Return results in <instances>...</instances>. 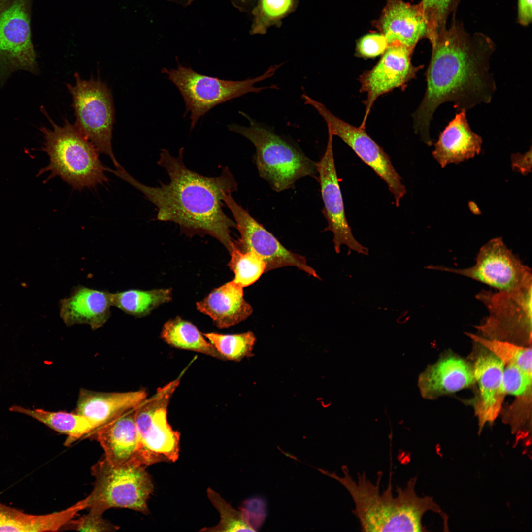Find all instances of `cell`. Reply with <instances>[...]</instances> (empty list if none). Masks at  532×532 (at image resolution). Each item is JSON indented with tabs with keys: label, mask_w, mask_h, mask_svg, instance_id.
<instances>
[{
	"label": "cell",
	"mask_w": 532,
	"mask_h": 532,
	"mask_svg": "<svg viewBox=\"0 0 532 532\" xmlns=\"http://www.w3.org/2000/svg\"><path fill=\"white\" fill-rule=\"evenodd\" d=\"M161 336L172 347L224 360L213 345L204 338L196 326L179 317L170 319L164 324Z\"/></svg>",
	"instance_id": "4316f807"
},
{
	"label": "cell",
	"mask_w": 532,
	"mask_h": 532,
	"mask_svg": "<svg viewBox=\"0 0 532 532\" xmlns=\"http://www.w3.org/2000/svg\"><path fill=\"white\" fill-rule=\"evenodd\" d=\"M532 373L513 366H504L503 383L506 394L515 397L532 391Z\"/></svg>",
	"instance_id": "d590c367"
},
{
	"label": "cell",
	"mask_w": 532,
	"mask_h": 532,
	"mask_svg": "<svg viewBox=\"0 0 532 532\" xmlns=\"http://www.w3.org/2000/svg\"><path fill=\"white\" fill-rule=\"evenodd\" d=\"M475 383L472 365L450 354L428 366L418 379L422 397L429 399L455 393Z\"/></svg>",
	"instance_id": "d6986e66"
},
{
	"label": "cell",
	"mask_w": 532,
	"mask_h": 532,
	"mask_svg": "<svg viewBox=\"0 0 532 532\" xmlns=\"http://www.w3.org/2000/svg\"><path fill=\"white\" fill-rule=\"evenodd\" d=\"M207 497L220 515V521L216 525L203 528L204 532H255L241 510H237L213 489L208 488Z\"/></svg>",
	"instance_id": "836d02e7"
},
{
	"label": "cell",
	"mask_w": 532,
	"mask_h": 532,
	"mask_svg": "<svg viewBox=\"0 0 532 532\" xmlns=\"http://www.w3.org/2000/svg\"><path fill=\"white\" fill-rule=\"evenodd\" d=\"M147 396L144 390L100 392L81 389L75 412L92 420L100 427L136 407Z\"/></svg>",
	"instance_id": "603a6c76"
},
{
	"label": "cell",
	"mask_w": 532,
	"mask_h": 532,
	"mask_svg": "<svg viewBox=\"0 0 532 532\" xmlns=\"http://www.w3.org/2000/svg\"><path fill=\"white\" fill-rule=\"evenodd\" d=\"M179 377L162 387L135 408L138 434L137 461L147 467L158 462L176 461L180 450V433L167 421V407L180 383Z\"/></svg>",
	"instance_id": "9c48e42d"
},
{
	"label": "cell",
	"mask_w": 532,
	"mask_h": 532,
	"mask_svg": "<svg viewBox=\"0 0 532 532\" xmlns=\"http://www.w3.org/2000/svg\"><path fill=\"white\" fill-rule=\"evenodd\" d=\"M111 293L82 285L60 301V316L67 326L87 324L93 330L102 327L109 319Z\"/></svg>",
	"instance_id": "44dd1931"
},
{
	"label": "cell",
	"mask_w": 532,
	"mask_h": 532,
	"mask_svg": "<svg viewBox=\"0 0 532 532\" xmlns=\"http://www.w3.org/2000/svg\"><path fill=\"white\" fill-rule=\"evenodd\" d=\"M40 110L52 129L44 126L40 128L44 139L40 150L46 153L49 163L39 170L36 176L48 172L50 174L45 182L59 177L77 190L107 182V168L100 160V153L75 125L71 124L66 117L63 126H59L43 106Z\"/></svg>",
	"instance_id": "277c9868"
},
{
	"label": "cell",
	"mask_w": 532,
	"mask_h": 532,
	"mask_svg": "<svg viewBox=\"0 0 532 532\" xmlns=\"http://www.w3.org/2000/svg\"><path fill=\"white\" fill-rule=\"evenodd\" d=\"M373 25L388 45L396 42L412 51L420 40L427 37V23L421 2L411 4L403 0H386Z\"/></svg>",
	"instance_id": "ac0fdd59"
},
{
	"label": "cell",
	"mask_w": 532,
	"mask_h": 532,
	"mask_svg": "<svg viewBox=\"0 0 532 532\" xmlns=\"http://www.w3.org/2000/svg\"><path fill=\"white\" fill-rule=\"evenodd\" d=\"M532 150L522 154L515 153L511 155V159L512 169L523 175H526L531 172L532 168Z\"/></svg>",
	"instance_id": "f35d334b"
},
{
	"label": "cell",
	"mask_w": 532,
	"mask_h": 532,
	"mask_svg": "<svg viewBox=\"0 0 532 532\" xmlns=\"http://www.w3.org/2000/svg\"><path fill=\"white\" fill-rule=\"evenodd\" d=\"M145 468L136 462L114 465L105 458L99 460L91 468L95 481L88 496L90 511L103 514L112 508H124L148 513L154 485Z\"/></svg>",
	"instance_id": "52a82bcc"
},
{
	"label": "cell",
	"mask_w": 532,
	"mask_h": 532,
	"mask_svg": "<svg viewBox=\"0 0 532 532\" xmlns=\"http://www.w3.org/2000/svg\"><path fill=\"white\" fill-rule=\"evenodd\" d=\"M413 51L400 43L389 44L375 66L359 77L360 91L367 95L364 102L366 109L360 127L365 128L371 108L378 97L404 86L424 67L423 65H413L411 58Z\"/></svg>",
	"instance_id": "2e32d148"
},
{
	"label": "cell",
	"mask_w": 532,
	"mask_h": 532,
	"mask_svg": "<svg viewBox=\"0 0 532 532\" xmlns=\"http://www.w3.org/2000/svg\"><path fill=\"white\" fill-rule=\"evenodd\" d=\"M388 43L385 37L379 33H370L361 37L357 41L355 55L367 59L382 55Z\"/></svg>",
	"instance_id": "8d00e7d4"
},
{
	"label": "cell",
	"mask_w": 532,
	"mask_h": 532,
	"mask_svg": "<svg viewBox=\"0 0 532 532\" xmlns=\"http://www.w3.org/2000/svg\"><path fill=\"white\" fill-rule=\"evenodd\" d=\"M11 0H0V13L9 3Z\"/></svg>",
	"instance_id": "b9f144b4"
},
{
	"label": "cell",
	"mask_w": 532,
	"mask_h": 532,
	"mask_svg": "<svg viewBox=\"0 0 532 532\" xmlns=\"http://www.w3.org/2000/svg\"><path fill=\"white\" fill-rule=\"evenodd\" d=\"M328 139L325 152L317 163V171L324 207L322 213L328 226L324 231L333 234V242L336 253L340 252L342 245L350 250L365 255L368 249L357 241L346 217L342 196L335 168L333 152V134L328 129Z\"/></svg>",
	"instance_id": "9a60e30c"
},
{
	"label": "cell",
	"mask_w": 532,
	"mask_h": 532,
	"mask_svg": "<svg viewBox=\"0 0 532 532\" xmlns=\"http://www.w3.org/2000/svg\"></svg>",
	"instance_id": "7bdbcfd3"
},
{
	"label": "cell",
	"mask_w": 532,
	"mask_h": 532,
	"mask_svg": "<svg viewBox=\"0 0 532 532\" xmlns=\"http://www.w3.org/2000/svg\"><path fill=\"white\" fill-rule=\"evenodd\" d=\"M485 349L477 356L472 365L478 387L477 394L472 400L478 422V433L486 424L492 425L500 414L506 395L503 383L504 364Z\"/></svg>",
	"instance_id": "e0dca14e"
},
{
	"label": "cell",
	"mask_w": 532,
	"mask_h": 532,
	"mask_svg": "<svg viewBox=\"0 0 532 532\" xmlns=\"http://www.w3.org/2000/svg\"><path fill=\"white\" fill-rule=\"evenodd\" d=\"M426 268L464 276L498 291H511L532 283L531 269L507 248L501 237L493 238L482 246L471 267L456 269L430 265Z\"/></svg>",
	"instance_id": "7c38bea8"
},
{
	"label": "cell",
	"mask_w": 532,
	"mask_h": 532,
	"mask_svg": "<svg viewBox=\"0 0 532 532\" xmlns=\"http://www.w3.org/2000/svg\"><path fill=\"white\" fill-rule=\"evenodd\" d=\"M322 473L339 482L351 495L355 504L352 513L359 520L363 532H424L422 517L428 511L439 514L447 524V517L435 502L432 497L418 496L415 492L416 476L404 487H396L393 494L391 472L388 487L381 493L382 472H378L376 484L368 480L364 472L357 473L355 481L347 466L343 465L342 476L321 469Z\"/></svg>",
	"instance_id": "3957f363"
},
{
	"label": "cell",
	"mask_w": 532,
	"mask_h": 532,
	"mask_svg": "<svg viewBox=\"0 0 532 532\" xmlns=\"http://www.w3.org/2000/svg\"><path fill=\"white\" fill-rule=\"evenodd\" d=\"M89 498L62 511L45 515H31L0 502V531L56 532L68 524L79 511L89 508Z\"/></svg>",
	"instance_id": "d4e9b609"
},
{
	"label": "cell",
	"mask_w": 532,
	"mask_h": 532,
	"mask_svg": "<svg viewBox=\"0 0 532 532\" xmlns=\"http://www.w3.org/2000/svg\"><path fill=\"white\" fill-rule=\"evenodd\" d=\"M112 306L136 317L148 315L160 305L172 300L171 288L151 290L129 289L110 294Z\"/></svg>",
	"instance_id": "83f0119b"
},
{
	"label": "cell",
	"mask_w": 532,
	"mask_h": 532,
	"mask_svg": "<svg viewBox=\"0 0 532 532\" xmlns=\"http://www.w3.org/2000/svg\"><path fill=\"white\" fill-rule=\"evenodd\" d=\"M460 0H422L427 23V37L431 43L436 35L446 28L449 14L457 8Z\"/></svg>",
	"instance_id": "e575fe53"
},
{
	"label": "cell",
	"mask_w": 532,
	"mask_h": 532,
	"mask_svg": "<svg viewBox=\"0 0 532 532\" xmlns=\"http://www.w3.org/2000/svg\"><path fill=\"white\" fill-rule=\"evenodd\" d=\"M466 334L474 342L493 354L504 366H515L532 373V346L524 347L507 342L489 339L468 332Z\"/></svg>",
	"instance_id": "f546056e"
},
{
	"label": "cell",
	"mask_w": 532,
	"mask_h": 532,
	"mask_svg": "<svg viewBox=\"0 0 532 532\" xmlns=\"http://www.w3.org/2000/svg\"><path fill=\"white\" fill-rule=\"evenodd\" d=\"M243 289L233 280L213 289L202 300L197 302V309L209 316L220 329L236 325L253 312L252 306L244 298Z\"/></svg>",
	"instance_id": "cb8c5ba5"
},
{
	"label": "cell",
	"mask_w": 532,
	"mask_h": 532,
	"mask_svg": "<svg viewBox=\"0 0 532 532\" xmlns=\"http://www.w3.org/2000/svg\"><path fill=\"white\" fill-rule=\"evenodd\" d=\"M75 84H67L72 95L74 123L100 153L108 156L116 169L123 168L116 159L112 148L114 109L111 91L100 78L82 80L74 74Z\"/></svg>",
	"instance_id": "30bf717a"
},
{
	"label": "cell",
	"mask_w": 532,
	"mask_h": 532,
	"mask_svg": "<svg viewBox=\"0 0 532 532\" xmlns=\"http://www.w3.org/2000/svg\"><path fill=\"white\" fill-rule=\"evenodd\" d=\"M284 63L270 66L263 74L244 80L232 81L203 75L183 66L178 61L176 69L163 68V73L179 91L184 101V117L189 113L190 130L199 119L212 108L249 93H259L268 89H279L277 85L255 87L258 82L273 76Z\"/></svg>",
	"instance_id": "8992f818"
},
{
	"label": "cell",
	"mask_w": 532,
	"mask_h": 532,
	"mask_svg": "<svg viewBox=\"0 0 532 532\" xmlns=\"http://www.w3.org/2000/svg\"><path fill=\"white\" fill-rule=\"evenodd\" d=\"M257 0H231L232 5L239 12L250 14Z\"/></svg>",
	"instance_id": "60d3db41"
},
{
	"label": "cell",
	"mask_w": 532,
	"mask_h": 532,
	"mask_svg": "<svg viewBox=\"0 0 532 532\" xmlns=\"http://www.w3.org/2000/svg\"><path fill=\"white\" fill-rule=\"evenodd\" d=\"M203 335L225 360L239 362L253 355L252 352L256 338L251 331L235 334L211 332Z\"/></svg>",
	"instance_id": "4dcf8cb0"
},
{
	"label": "cell",
	"mask_w": 532,
	"mask_h": 532,
	"mask_svg": "<svg viewBox=\"0 0 532 532\" xmlns=\"http://www.w3.org/2000/svg\"><path fill=\"white\" fill-rule=\"evenodd\" d=\"M32 0H11L0 13V84L14 72L37 74V55L32 41Z\"/></svg>",
	"instance_id": "8fae6325"
},
{
	"label": "cell",
	"mask_w": 532,
	"mask_h": 532,
	"mask_svg": "<svg viewBox=\"0 0 532 532\" xmlns=\"http://www.w3.org/2000/svg\"><path fill=\"white\" fill-rule=\"evenodd\" d=\"M431 44L425 93L412 114L415 133L430 146L431 121L441 104L452 102L458 110L467 111L479 104L489 103L497 88L490 71L496 47L488 36L481 33L470 35L454 21Z\"/></svg>",
	"instance_id": "6da1fadb"
},
{
	"label": "cell",
	"mask_w": 532,
	"mask_h": 532,
	"mask_svg": "<svg viewBox=\"0 0 532 532\" xmlns=\"http://www.w3.org/2000/svg\"><path fill=\"white\" fill-rule=\"evenodd\" d=\"M183 148L178 156L162 149L158 164L169 178L167 184L146 185L124 169H108L143 194L158 209L157 220L172 222L188 236L210 235L221 243L230 252L234 245L231 229L234 221L223 210L226 194L237 189V184L228 167L217 177L202 175L189 169L183 162Z\"/></svg>",
	"instance_id": "7a4b0ae2"
},
{
	"label": "cell",
	"mask_w": 532,
	"mask_h": 532,
	"mask_svg": "<svg viewBox=\"0 0 532 532\" xmlns=\"http://www.w3.org/2000/svg\"><path fill=\"white\" fill-rule=\"evenodd\" d=\"M466 111L456 113L440 133L432 152L442 168L451 163L458 164L480 153L482 139L473 132L468 123Z\"/></svg>",
	"instance_id": "7402d4cb"
},
{
	"label": "cell",
	"mask_w": 532,
	"mask_h": 532,
	"mask_svg": "<svg viewBox=\"0 0 532 532\" xmlns=\"http://www.w3.org/2000/svg\"><path fill=\"white\" fill-rule=\"evenodd\" d=\"M239 113L248 120L249 126L232 123L228 128L254 145L259 174L274 190L281 192L288 189L297 180L306 176L317 178V163L268 127L245 113Z\"/></svg>",
	"instance_id": "5b68a950"
},
{
	"label": "cell",
	"mask_w": 532,
	"mask_h": 532,
	"mask_svg": "<svg viewBox=\"0 0 532 532\" xmlns=\"http://www.w3.org/2000/svg\"><path fill=\"white\" fill-rule=\"evenodd\" d=\"M298 4V0H257L250 13V34L263 35L271 27L280 28L283 20L294 12Z\"/></svg>",
	"instance_id": "f1b7e54d"
},
{
	"label": "cell",
	"mask_w": 532,
	"mask_h": 532,
	"mask_svg": "<svg viewBox=\"0 0 532 532\" xmlns=\"http://www.w3.org/2000/svg\"><path fill=\"white\" fill-rule=\"evenodd\" d=\"M532 18V0H518V19L519 23L523 26H527L531 23Z\"/></svg>",
	"instance_id": "ab89813d"
},
{
	"label": "cell",
	"mask_w": 532,
	"mask_h": 532,
	"mask_svg": "<svg viewBox=\"0 0 532 532\" xmlns=\"http://www.w3.org/2000/svg\"><path fill=\"white\" fill-rule=\"evenodd\" d=\"M301 98L305 104L315 108L326 122L327 128L342 139L387 184L393 195L396 207L406 193L401 177L393 166L390 158L366 133L365 128L354 126L333 115L323 104L305 94Z\"/></svg>",
	"instance_id": "4fadbf2b"
},
{
	"label": "cell",
	"mask_w": 532,
	"mask_h": 532,
	"mask_svg": "<svg viewBox=\"0 0 532 532\" xmlns=\"http://www.w3.org/2000/svg\"><path fill=\"white\" fill-rule=\"evenodd\" d=\"M532 283L509 291L483 290L476 296L488 315L476 328L482 337L532 346Z\"/></svg>",
	"instance_id": "ba28073f"
},
{
	"label": "cell",
	"mask_w": 532,
	"mask_h": 532,
	"mask_svg": "<svg viewBox=\"0 0 532 532\" xmlns=\"http://www.w3.org/2000/svg\"><path fill=\"white\" fill-rule=\"evenodd\" d=\"M232 193H227L224 203L230 210L240 237L234 240V246L245 252L253 251L259 255L266 264L265 272L285 266H295L310 276L320 279L316 271L307 263L304 256L286 249L278 240L233 199Z\"/></svg>",
	"instance_id": "5bb4252c"
},
{
	"label": "cell",
	"mask_w": 532,
	"mask_h": 532,
	"mask_svg": "<svg viewBox=\"0 0 532 532\" xmlns=\"http://www.w3.org/2000/svg\"><path fill=\"white\" fill-rule=\"evenodd\" d=\"M102 514L89 513L75 521H70L72 528L81 532H113L119 527L104 519Z\"/></svg>",
	"instance_id": "74e56055"
},
{
	"label": "cell",
	"mask_w": 532,
	"mask_h": 532,
	"mask_svg": "<svg viewBox=\"0 0 532 532\" xmlns=\"http://www.w3.org/2000/svg\"><path fill=\"white\" fill-rule=\"evenodd\" d=\"M532 393L527 392L501 410L502 422L509 426L512 434L515 435L516 444L519 440L528 437L531 432Z\"/></svg>",
	"instance_id": "d6a6232c"
},
{
	"label": "cell",
	"mask_w": 532,
	"mask_h": 532,
	"mask_svg": "<svg viewBox=\"0 0 532 532\" xmlns=\"http://www.w3.org/2000/svg\"><path fill=\"white\" fill-rule=\"evenodd\" d=\"M229 253L228 266L234 274L233 280L243 288L254 284L265 272L266 263L256 252H243L234 246Z\"/></svg>",
	"instance_id": "1f68e13d"
},
{
	"label": "cell",
	"mask_w": 532,
	"mask_h": 532,
	"mask_svg": "<svg viewBox=\"0 0 532 532\" xmlns=\"http://www.w3.org/2000/svg\"><path fill=\"white\" fill-rule=\"evenodd\" d=\"M9 410L32 417L51 429L67 435L66 445L83 437H88L99 427L94 421L75 412H53L40 408L32 409L16 405L11 406Z\"/></svg>",
	"instance_id": "484cf974"
},
{
	"label": "cell",
	"mask_w": 532,
	"mask_h": 532,
	"mask_svg": "<svg viewBox=\"0 0 532 532\" xmlns=\"http://www.w3.org/2000/svg\"><path fill=\"white\" fill-rule=\"evenodd\" d=\"M135 408L100 426L88 436L94 437L100 443L104 450L105 459L112 465L138 463L139 439Z\"/></svg>",
	"instance_id": "ffe728a7"
}]
</instances>
